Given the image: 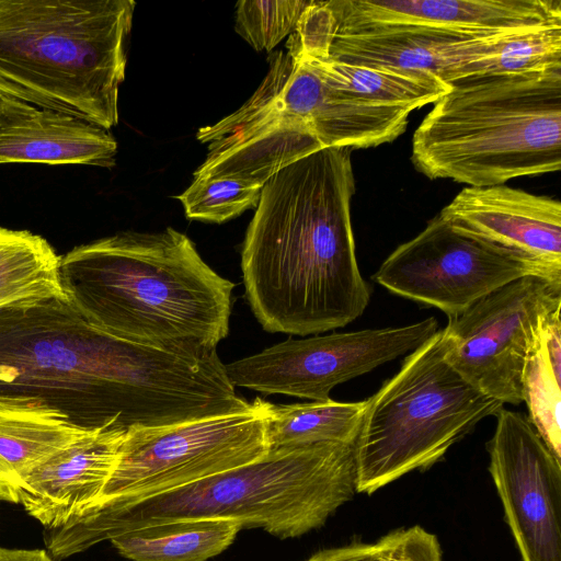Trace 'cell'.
I'll use <instances>...</instances> for the list:
<instances>
[{"label":"cell","mask_w":561,"mask_h":561,"mask_svg":"<svg viewBox=\"0 0 561 561\" xmlns=\"http://www.w3.org/2000/svg\"><path fill=\"white\" fill-rule=\"evenodd\" d=\"M351 149L324 148L263 185L241 247L245 300L270 333L307 336L363 314L370 289L355 254Z\"/></svg>","instance_id":"1"},{"label":"cell","mask_w":561,"mask_h":561,"mask_svg":"<svg viewBox=\"0 0 561 561\" xmlns=\"http://www.w3.org/2000/svg\"><path fill=\"white\" fill-rule=\"evenodd\" d=\"M196 382L190 355L115 337L69 299L0 309V393L41 399L81 427L180 423Z\"/></svg>","instance_id":"2"},{"label":"cell","mask_w":561,"mask_h":561,"mask_svg":"<svg viewBox=\"0 0 561 561\" xmlns=\"http://www.w3.org/2000/svg\"><path fill=\"white\" fill-rule=\"evenodd\" d=\"M60 278L87 321L125 341L204 354L229 333L234 283L171 227L76 247L60 256Z\"/></svg>","instance_id":"3"},{"label":"cell","mask_w":561,"mask_h":561,"mask_svg":"<svg viewBox=\"0 0 561 561\" xmlns=\"http://www.w3.org/2000/svg\"><path fill=\"white\" fill-rule=\"evenodd\" d=\"M355 492V445L268 449L248 465L47 528L44 540L48 553L60 561L124 531L182 519H231L242 528L295 538L323 526Z\"/></svg>","instance_id":"4"},{"label":"cell","mask_w":561,"mask_h":561,"mask_svg":"<svg viewBox=\"0 0 561 561\" xmlns=\"http://www.w3.org/2000/svg\"><path fill=\"white\" fill-rule=\"evenodd\" d=\"M428 179L471 187L561 169V68L483 73L450 83L412 138Z\"/></svg>","instance_id":"5"},{"label":"cell","mask_w":561,"mask_h":561,"mask_svg":"<svg viewBox=\"0 0 561 561\" xmlns=\"http://www.w3.org/2000/svg\"><path fill=\"white\" fill-rule=\"evenodd\" d=\"M133 0H0V98L110 130L118 123Z\"/></svg>","instance_id":"6"},{"label":"cell","mask_w":561,"mask_h":561,"mask_svg":"<svg viewBox=\"0 0 561 561\" xmlns=\"http://www.w3.org/2000/svg\"><path fill=\"white\" fill-rule=\"evenodd\" d=\"M442 330L411 352L367 399L355 442L357 492L373 493L437 462L483 419L504 407L444 358Z\"/></svg>","instance_id":"7"},{"label":"cell","mask_w":561,"mask_h":561,"mask_svg":"<svg viewBox=\"0 0 561 561\" xmlns=\"http://www.w3.org/2000/svg\"><path fill=\"white\" fill-rule=\"evenodd\" d=\"M319 77L287 50L273 54L255 92L237 111L198 129L207 144L194 178L264 185L278 171L324 149L318 131Z\"/></svg>","instance_id":"8"},{"label":"cell","mask_w":561,"mask_h":561,"mask_svg":"<svg viewBox=\"0 0 561 561\" xmlns=\"http://www.w3.org/2000/svg\"><path fill=\"white\" fill-rule=\"evenodd\" d=\"M267 451L261 397L244 412L129 428L107 483L85 514L133 504L219 474L253 462Z\"/></svg>","instance_id":"9"},{"label":"cell","mask_w":561,"mask_h":561,"mask_svg":"<svg viewBox=\"0 0 561 561\" xmlns=\"http://www.w3.org/2000/svg\"><path fill=\"white\" fill-rule=\"evenodd\" d=\"M561 308V286L528 275L448 318L444 358L467 382L502 404L523 402L522 374L543 321Z\"/></svg>","instance_id":"10"},{"label":"cell","mask_w":561,"mask_h":561,"mask_svg":"<svg viewBox=\"0 0 561 561\" xmlns=\"http://www.w3.org/2000/svg\"><path fill=\"white\" fill-rule=\"evenodd\" d=\"M437 331L430 317L397 328L289 337L225 368L234 388L327 401L337 385L413 352Z\"/></svg>","instance_id":"11"},{"label":"cell","mask_w":561,"mask_h":561,"mask_svg":"<svg viewBox=\"0 0 561 561\" xmlns=\"http://www.w3.org/2000/svg\"><path fill=\"white\" fill-rule=\"evenodd\" d=\"M537 271L437 215L411 240L400 244L373 279L394 295L432 306L454 318L476 301Z\"/></svg>","instance_id":"12"},{"label":"cell","mask_w":561,"mask_h":561,"mask_svg":"<svg viewBox=\"0 0 561 561\" xmlns=\"http://www.w3.org/2000/svg\"><path fill=\"white\" fill-rule=\"evenodd\" d=\"M489 470L523 561H561V458L520 412L501 408Z\"/></svg>","instance_id":"13"},{"label":"cell","mask_w":561,"mask_h":561,"mask_svg":"<svg viewBox=\"0 0 561 561\" xmlns=\"http://www.w3.org/2000/svg\"><path fill=\"white\" fill-rule=\"evenodd\" d=\"M439 215L456 228L493 243L561 286V203L504 184L466 186Z\"/></svg>","instance_id":"14"},{"label":"cell","mask_w":561,"mask_h":561,"mask_svg":"<svg viewBox=\"0 0 561 561\" xmlns=\"http://www.w3.org/2000/svg\"><path fill=\"white\" fill-rule=\"evenodd\" d=\"M321 11L333 34L377 26L504 31L561 20V0H330Z\"/></svg>","instance_id":"15"},{"label":"cell","mask_w":561,"mask_h":561,"mask_svg":"<svg viewBox=\"0 0 561 561\" xmlns=\"http://www.w3.org/2000/svg\"><path fill=\"white\" fill-rule=\"evenodd\" d=\"M126 431H85L34 468L19 489V504L45 528H59L89 512L119 456Z\"/></svg>","instance_id":"16"},{"label":"cell","mask_w":561,"mask_h":561,"mask_svg":"<svg viewBox=\"0 0 561 561\" xmlns=\"http://www.w3.org/2000/svg\"><path fill=\"white\" fill-rule=\"evenodd\" d=\"M117 142L108 130L72 115L0 98V164L112 168Z\"/></svg>","instance_id":"17"},{"label":"cell","mask_w":561,"mask_h":561,"mask_svg":"<svg viewBox=\"0 0 561 561\" xmlns=\"http://www.w3.org/2000/svg\"><path fill=\"white\" fill-rule=\"evenodd\" d=\"M88 430L41 399L0 393V502L18 504L27 474Z\"/></svg>","instance_id":"18"},{"label":"cell","mask_w":561,"mask_h":561,"mask_svg":"<svg viewBox=\"0 0 561 561\" xmlns=\"http://www.w3.org/2000/svg\"><path fill=\"white\" fill-rule=\"evenodd\" d=\"M287 51L307 65L329 90L346 100L413 112L436 102L450 90L449 83L427 72L357 65L321 55Z\"/></svg>","instance_id":"19"},{"label":"cell","mask_w":561,"mask_h":561,"mask_svg":"<svg viewBox=\"0 0 561 561\" xmlns=\"http://www.w3.org/2000/svg\"><path fill=\"white\" fill-rule=\"evenodd\" d=\"M241 529L231 519H182L130 529L110 541L133 561H207L224 552Z\"/></svg>","instance_id":"20"},{"label":"cell","mask_w":561,"mask_h":561,"mask_svg":"<svg viewBox=\"0 0 561 561\" xmlns=\"http://www.w3.org/2000/svg\"><path fill=\"white\" fill-rule=\"evenodd\" d=\"M68 299L60 256L43 237L0 227V309Z\"/></svg>","instance_id":"21"},{"label":"cell","mask_w":561,"mask_h":561,"mask_svg":"<svg viewBox=\"0 0 561 561\" xmlns=\"http://www.w3.org/2000/svg\"><path fill=\"white\" fill-rule=\"evenodd\" d=\"M367 399L358 402L311 401L274 404L264 400L268 449L320 443L355 445Z\"/></svg>","instance_id":"22"},{"label":"cell","mask_w":561,"mask_h":561,"mask_svg":"<svg viewBox=\"0 0 561 561\" xmlns=\"http://www.w3.org/2000/svg\"><path fill=\"white\" fill-rule=\"evenodd\" d=\"M561 308L553 311L526 357L522 374L527 419L554 455L561 458Z\"/></svg>","instance_id":"23"},{"label":"cell","mask_w":561,"mask_h":561,"mask_svg":"<svg viewBox=\"0 0 561 561\" xmlns=\"http://www.w3.org/2000/svg\"><path fill=\"white\" fill-rule=\"evenodd\" d=\"M263 186L227 178H194L176 198L187 218L222 224L259 204Z\"/></svg>","instance_id":"24"},{"label":"cell","mask_w":561,"mask_h":561,"mask_svg":"<svg viewBox=\"0 0 561 561\" xmlns=\"http://www.w3.org/2000/svg\"><path fill=\"white\" fill-rule=\"evenodd\" d=\"M561 68V20L537 24L505 41L484 73H517Z\"/></svg>","instance_id":"25"},{"label":"cell","mask_w":561,"mask_h":561,"mask_svg":"<svg viewBox=\"0 0 561 561\" xmlns=\"http://www.w3.org/2000/svg\"><path fill=\"white\" fill-rule=\"evenodd\" d=\"M305 561H442L437 538L420 526L389 533L374 543L324 549Z\"/></svg>","instance_id":"26"},{"label":"cell","mask_w":561,"mask_h":561,"mask_svg":"<svg viewBox=\"0 0 561 561\" xmlns=\"http://www.w3.org/2000/svg\"><path fill=\"white\" fill-rule=\"evenodd\" d=\"M311 1L241 0L237 3L236 32L256 51L270 53L295 32Z\"/></svg>","instance_id":"27"},{"label":"cell","mask_w":561,"mask_h":561,"mask_svg":"<svg viewBox=\"0 0 561 561\" xmlns=\"http://www.w3.org/2000/svg\"><path fill=\"white\" fill-rule=\"evenodd\" d=\"M0 561H55L43 549H11L0 547Z\"/></svg>","instance_id":"28"}]
</instances>
